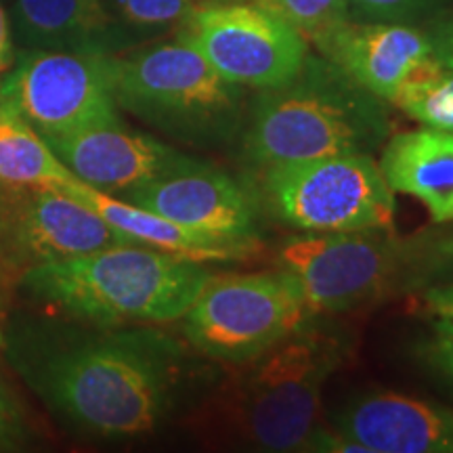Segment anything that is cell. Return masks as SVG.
Returning a JSON list of instances; mask_svg holds the SVG:
<instances>
[{
	"mask_svg": "<svg viewBox=\"0 0 453 453\" xmlns=\"http://www.w3.org/2000/svg\"><path fill=\"white\" fill-rule=\"evenodd\" d=\"M101 330L67 336L32 326L3 332L0 342L34 395L64 422L104 439L154 433L183 384V349L151 327Z\"/></svg>",
	"mask_w": 453,
	"mask_h": 453,
	"instance_id": "obj_1",
	"label": "cell"
},
{
	"mask_svg": "<svg viewBox=\"0 0 453 453\" xmlns=\"http://www.w3.org/2000/svg\"><path fill=\"white\" fill-rule=\"evenodd\" d=\"M387 105L327 57L309 53L290 82L248 101L237 147L257 170L334 154L373 156L390 137Z\"/></svg>",
	"mask_w": 453,
	"mask_h": 453,
	"instance_id": "obj_2",
	"label": "cell"
},
{
	"mask_svg": "<svg viewBox=\"0 0 453 453\" xmlns=\"http://www.w3.org/2000/svg\"><path fill=\"white\" fill-rule=\"evenodd\" d=\"M203 263L139 246H116L32 267L19 288L32 303L95 327L168 324L211 280Z\"/></svg>",
	"mask_w": 453,
	"mask_h": 453,
	"instance_id": "obj_3",
	"label": "cell"
},
{
	"mask_svg": "<svg viewBox=\"0 0 453 453\" xmlns=\"http://www.w3.org/2000/svg\"><path fill=\"white\" fill-rule=\"evenodd\" d=\"M280 267L303 286L313 313H344L422 290L453 271V226L396 235L395 229L298 234Z\"/></svg>",
	"mask_w": 453,
	"mask_h": 453,
	"instance_id": "obj_4",
	"label": "cell"
},
{
	"mask_svg": "<svg viewBox=\"0 0 453 453\" xmlns=\"http://www.w3.org/2000/svg\"><path fill=\"white\" fill-rule=\"evenodd\" d=\"M113 95L122 111L200 150L237 145L250 101L183 34L113 55Z\"/></svg>",
	"mask_w": 453,
	"mask_h": 453,
	"instance_id": "obj_5",
	"label": "cell"
},
{
	"mask_svg": "<svg viewBox=\"0 0 453 453\" xmlns=\"http://www.w3.org/2000/svg\"><path fill=\"white\" fill-rule=\"evenodd\" d=\"M342 338L311 326L248 361L226 393V418L260 451H303L317 428L324 384L344 361Z\"/></svg>",
	"mask_w": 453,
	"mask_h": 453,
	"instance_id": "obj_6",
	"label": "cell"
},
{
	"mask_svg": "<svg viewBox=\"0 0 453 453\" xmlns=\"http://www.w3.org/2000/svg\"><path fill=\"white\" fill-rule=\"evenodd\" d=\"M260 203L300 234L395 229V191L372 154H334L263 168Z\"/></svg>",
	"mask_w": 453,
	"mask_h": 453,
	"instance_id": "obj_7",
	"label": "cell"
},
{
	"mask_svg": "<svg viewBox=\"0 0 453 453\" xmlns=\"http://www.w3.org/2000/svg\"><path fill=\"white\" fill-rule=\"evenodd\" d=\"M313 315L300 281L280 267L211 277L180 319L197 353L243 365L296 334Z\"/></svg>",
	"mask_w": 453,
	"mask_h": 453,
	"instance_id": "obj_8",
	"label": "cell"
},
{
	"mask_svg": "<svg viewBox=\"0 0 453 453\" xmlns=\"http://www.w3.org/2000/svg\"><path fill=\"white\" fill-rule=\"evenodd\" d=\"M0 104L41 137L122 120L113 95V55L21 49L0 78Z\"/></svg>",
	"mask_w": 453,
	"mask_h": 453,
	"instance_id": "obj_9",
	"label": "cell"
},
{
	"mask_svg": "<svg viewBox=\"0 0 453 453\" xmlns=\"http://www.w3.org/2000/svg\"><path fill=\"white\" fill-rule=\"evenodd\" d=\"M225 81L246 90L283 87L311 53L307 38L273 9L254 0L197 4L183 32Z\"/></svg>",
	"mask_w": 453,
	"mask_h": 453,
	"instance_id": "obj_10",
	"label": "cell"
},
{
	"mask_svg": "<svg viewBox=\"0 0 453 453\" xmlns=\"http://www.w3.org/2000/svg\"><path fill=\"white\" fill-rule=\"evenodd\" d=\"M130 243L76 197L57 187L0 185V271H24Z\"/></svg>",
	"mask_w": 453,
	"mask_h": 453,
	"instance_id": "obj_11",
	"label": "cell"
},
{
	"mask_svg": "<svg viewBox=\"0 0 453 453\" xmlns=\"http://www.w3.org/2000/svg\"><path fill=\"white\" fill-rule=\"evenodd\" d=\"M174 223L231 243H258V203L240 180L187 156L179 166L124 197Z\"/></svg>",
	"mask_w": 453,
	"mask_h": 453,
	"instance_id": "obj_12",
	"label": "cell"
},
{
	"mask_svg": "<svg viewBox=\"0 0 453 453\" xmlns=\"http://www.w3.org/2000/svg\"><path fill=\"white\" fill-rule=\"evenodd\" d=\"M42 139L78 180L120 200L187 157L154 134L128 128L122 120Z\"/></svg>",
	"mask_w": 453,
	"mask_h": 453,
	"instance_id": "obj_13",
	"label": "cell"
},
{
	"mask_svg": "<svg viewBox=\"0 0 453 453\" xmlns=\"http://www.w3.org/2000/svg\"><path fill=\"white\" fill-rule=\"evenodd\" d=\"M317 53L387 104L437 64L426 30L405 21L349 19L317 47Z\"/></svg>",
	"mask_w": 453,
	"mask_h": 453,
	"instance_id": "obj_14",
	"label": "cell"
},
{
	"mask_svg": "<svg viewBox=\"0 0 453 453\" xmlns=\"http://www.w3.org/2000/svg\"><path fill=\"white\" fill-rule=\"evenodd\" d=\"M334 428L370 453H453V410L395 390L350 399Z\"/></svg>",
	"mask_w": 453,
	"mask_h": 453,
	"instance_id": "obj_15",
	"label": "cell"
},
{
	"mask_svg": "<svg viewBox=\"0 0 453 453\" xmlns=\"http://www.w3.org/2000/svg\"><path fill=\"white\" fill-rule=\"evenodd\" d=\"M9 21L19 49L120 55L134 47L105 0H13Z\"/></svg>",
	"mask_w": 453,
	"mask_h": 453,
	"instance_id": "obj_16",
	"label": "cell"
},
{
	"mask_svg": "<svg viewBox=\"0 0 453 453\" xmlns=\"http://www.w3.org/2000/svg\"><path fill=\"white\" fill-rule=\"evenodd\" d=\"M57 189L76 197L90 211L97 212L107 225L127 237L130 243L154 248V250L174 254V257L196 260V263H231V260L248 258L257 248L248 246V243H231L197 234V231H191L174 223V220L162 217V214L137 206V203L93 189L76 177L65 180Z\"/></svg>",
	"mask_w": 453,
	"mask_h": 453,
	"instance_id": "obj_17",
	"label": "cell"
},
{
	"mask_svg": "<svg viewBox=\"0 0 453 453\" xmlns=\"http://www.w3.org/2000/svg\"><path fill=\"white\" fill-rule=\"evenodd\" d=\"M378 166L390 189L416 197L434 225L453 223V133L424 127L390 134Z\"/></svg>",
	"mask_w": 453,
	"mask_h": 453,
	"instance_id": "obj_18",
	"label": "cell"
},
{
	"mask_svg": "<svg viewBox=\"0 0 453 453\" xmlns=\"http://www.w3.org/2000/svg\"><path fill=\"white\" fill-rule=\"evenodd\" d=\"M72 177L47 141L0 104V185L59 187Z\"/></svg>",
	"mask_w": 453,
	"mask_h": 453,
	"instance_id": "obj_19",
	"label": "cell"
},
{
	"mask_svg": "<svg viewBox=\"0 0 453 453\" xmlns=\"http://www.w3.org/2000/svg\"><path fill=\"white\" fill-rule=\"evenodd\" d=\"M197 4V0H105L113 21L133 44L183 32Z\"/></svg>",
	"mask_w": 453,
	"mask_h": 453,
	"instance_id": "obj_20",
	"label": "cell"
},
{
	"mask_svg": "<svg viewBox=\"0 0 453 453\" xmlns=\"http://www.w3.org/2000/svg\"><path fill=\"white\" fill-rule=\"evenodd\" d=\"M390 104L422 127L453 133V70L437 61L407 82Z\"/></svg>",
	"mask_w": 453,
	"mask_h": 453,
	"instance_id": "obj_21",
	"label": "cell"
},
{
	"mask_svg": "<svg viewBox=\"0 0 453 453\" xmlns=\"http://www.w3.org/2000/svg\"><path fill=\"white\" fill-rule=\"evenodd\" d=\"M273 9L317 49L330 34L350 19L347 0H254Z\"/></svg>",
	"mask_w": 453,
	"mask_h": 453,
	"instance_id": "obj_22",
	"label": "cell"
},
{
	"mask_svg": "<svg viewBox=\"0 0 453 453\" xmlns=\"http://www.w3.org/2000/svg\"><path fill=\"white\" fill-rule=\"evenodd\" d=\"M350 19L411 21L437 7L441 0H347Z\"/></svg>",
	"mask_w": 453,
	"mask_h": 453,
	"instance_id": "obj_23",
	"label": "cell"
},
{
	"mask_svg": "<svg viewBox=\"0 0 453 453\" xmlns=\"http://www.w3.org/2000/svg\"><path fill=\"white\" fill-rule=\"evenodd\" d=\"M30 443V424L9 384L0 378V451L24 449Z\"/></svg>",
	"mask_w": 453,
	"mask_h": 453,
	"instance_id": "obj_24",
	"label": "cell"
},
{
	"mask_svg": "<svg viewBox=\"0 0 453 453\" xmlns=\"http://www.w3.org/2000/svg\"><path fill=\"white\" fill-rule=\"evenodd\" d=\"M420 300L424 315L428 317L434 332L453 336V275L422 288Z\"/></svg>",
	"mask_w": 453,
	"mask_h": 453,
	"instance_id": "obj_25",
	"label": "cell"
},
{
	"mask_svg": "<svg viewBox=\"0 0 453 453\" xmlns=\"http://www.w3.org/2000/svg\"><path fill=\"white\" fill-rule=\"evenodd\" d=\"M420 357L437 376L453 384V336L434 332V336L420 347Z\"/></svg>",
	"mask_w": 453,
	"mask_h": 453,
	"instance_id": "obj_26",
	"label": "cell"
},
{
	"mask_svg": "<svg viewBox=\"0 0 453 453\" xmlns=\"http://www.w3.org/2000/svg\"><path fill=\"white\" fill-rule=\"evenodd\" d=\"M428 34L430 47H433L434 59L441 65L453 70V13H445L430 21L428 27H424Z\"/></svg>",
	"mask_w": 453,
	"mask_h": 453,
	"instance_id": "obj_27",
	"label": "cell"
},
{
	"mask_svg": "<svg viewBox=\"0 0 453 453\" xmlns=\"http://www.w3.org/2000/svg\"><path fill=\"white\" fill-rule=\"evenodd\" d=\"M15 59V47H13V34H11V21L9 13L0 4V76L9 70Z\"/></svg>",
	"mask_w": 453,
	"mask_h": 453,
	"instance_id": "obj_28",
	"label": "cell"
},
{
	"mask_svg": "<svg viewBox=\"0 0 453 453\" xmlns=\"http://www.w3.org/2000/svg\"><path fill=\"white\" fill-rule=\"evenodd\" d=\"M0 340H3V326H0Z\"/></svg>",
	"mask_w": 453,
	"mask_h": 453,
	"instance_id": "obj_29",
	"label": "cell"
},
{
	"mask_svg": "<svg viewBox=\"0 0 453 453\" xmlns=\"http://www.w3.org/2000/svg\"><path fill=\"white\" fill-rule=\"evenodd\" d=\"M449 275H453V271H451V273H449Z\"/></svg>",
	"mask_w": 453,
	"mask_h": 453,
	"instance_id": "obj_30",
	"label": "cell"
}]
</instances>
